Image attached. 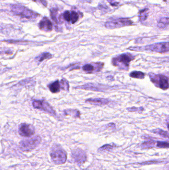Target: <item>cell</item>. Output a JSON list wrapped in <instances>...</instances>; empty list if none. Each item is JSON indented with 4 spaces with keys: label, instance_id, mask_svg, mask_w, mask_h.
I'll return each instance as SVG.
<instances>
[{
    "label": "cell",
    "instance_id": "12",
    "mask_svg": "<svg viewBox=\"0 0 169 170\" xmlns=\"http://www.w3.org/2000/svg\"><path fill=\"white\" fill-rule=\"evenodd\" d=\"M85 102L95 105H108L110 102L109 99L104 98H91L85 101Z\"/></svg>",
    "mask_w": 169,
    "mask_h": 170
},
{
    "label": "cell",
    "instance_id": "13",
    "mask_svg": "<svg viewBox=\"0 0 169 170\" xmlns=\"http://www.w3.org/2000/svg\"><path fill=\"white\" fill-rule=\"evenodd\" d=\"M39 27L42 30L45 31H51L52 30V24L51 21L47 18H44L40 21Z\"/></svg>",
    "mask_w": 169,
    "mask_h": 170
},
{
    "label": "cell",
    "instance_id": "14",
    "mask_svg": "<svg viewBox=\"0 0 169 170\" xmlns=\"http://www.w3.org/2000/svg\"><path fill=\"white\" fill-rule=\"evenodd\" d=\"M49 88L50 89V91L52 93H57L60 91L61 86L60 82L59 81H56L52 83L51 84H50L49 86Z\"/></svg>",
    "mask_w": 169,
    "mask_h": 170
},
{
    "label": "cell",
    "instance_id": "16",
    "mask_svg": "<svg viewBox=\"0 0 169 170\" xmlns=\"http://www.w3.org/2000/svg\"><path fill=\"white\" fill-rule=\"evenodd\" d=\"M65 114L66 115H71L72 117H75V118L80 117V111L77 110H66L65 111Z\"/></svg>",
    "mask_w": 169,
    "mask_h": 170
},
{
    "label": "cell",
    "instance_id": "3",
    "mask_svg": "<svg viewBox=\"0 0 169 170\" xmlns=\"http://www.w3.org/2000/svg\"><path fill=\"white\" fill-rule=\"evenodd\" d=\"M50 156L52 161L55 164H63L66 161V152L61 147H54L51 151Z\"/></svg>",
    "mask_w": 169,
    "mask_h": 170
},
{
    "label": "cell",
    "instance_id": "1",
    "mask_svg": "<svg viewBox=\"0 0 169 170\" xmlns=\"http://www.w3.org/2000/svg\"><path fill=\"white\" fill-rule=\"evenodd\" d=\"M135 59L134 55L129 53H123L112 59V63L114 66L122 70H128L131 61Z\"/></svg>",
    "mask_w": 169,
    "mask_h": 170
},
{
    "label": "cell",
    "instance_id": "24",
    "mask_svg": "<svg viewBox=\"0 0 169 170\" xmlns=\"http://www.w3.org/2000/svg\"><path fill=\"white\" fill-rule=\"evenodd\" d=\"M127 110L131 112H137V111H139L141 112L144 110V108H136V107H132L130 108H128Z\"/></svg>",
    "mask_w": 169,
    "mask_h": 170
},
{
    "label": "cell",
    "instance_id": "28",
    "mask_svg": "<svg viewBox=\"0 0 169 170\" xmlns=\"http://www.w3.org/2000/svg\"><path fill=\"white\" fill-rule=\"evenodd\" d=\"M108 1H109L110 4L111 3V1H112V3H111V5L112 6H118V4H119V3L118 2H116V1H114V0H107Z\"/></svg>",
    "mask_w": 169,
    "mask_h": 170
},
{
    "label": "cell",
    "instance_id": "27",
    "mask_svg": "<svg viewBox=\"0 0 169 170\" xmlns=\"http://www.w3.org/2000/svg\"><path fill=\"white\" fill-rule=\"evenodd\" d=\"M113 147L112 145H105L101 147V148H99V150H101V151H104V150H109L112 149Z\"/></svg>",
    "mask_w": 169,
    "mask_h": 170
},
{
    "label": "cell",
    "instance_id": "26",
    "mask_svg": "<svg viewBox=\"0 0 169 170\" xmlns=\"http://www.w3.org/2000/svg\"><path fill=\"white\" fill-rule=\"evenodd\" d=\"M57 13V9H52L51 12V18L53 19V21L55 22H57V18H56V15Z\"/></svg>",
    "mask_w": 169,
    "mask_h": 170
},
{
    "label": "cell",
    "instance_id": "11",
    "mask_svg": "<svg viewBox=\"0 0 169 170\" xmlns=\"http://www.w3.org/2000/svg\"><path fill=\"white\" fill-rule=\"evenodd\" d=\"M72 157L77 163L81 164L86 161V155L83 150L77 149L72 152Z\"/></svg>",
    "mask_w": 169,
    "mask_h": 170
},
{
    "label": "cell",
    "instance_id": "19",
    "mask_svg": "<svg viewBox=\"0 0 169 170\" xmlns=\"http://www.w3.org/2000/svg\"><path fill=\"white\" fill-rule=\"evenodd\" d=\"M79 15L78 13L75 11H72L71 13V21L72 24H75L78 21Z\"/></svg>",
    "mask_w": 169,
    "mask_h": 170
},
{
    "label": "cell",
    "instance_id": "7",
    "mask_svg": "<svg viewBox=\"0 0 169 170\" xmlns=\"http://www.w3.org/2000/svg\"><path fill=\"white\" fill-rule=\"evenodd\" d=\"M145 50H149L153 52L163 53L169 51V42H161L153 45H149L144 48Z\"/></svg>",
    "mask_w": 169,
    "mask_h": 170
},
{
    "label": "cell",
    "instance_id": "15",
    "mask_svg": "<svg viewBox=\"0 0 169 170\" xmlns=\"http://www.w3.org/2000/svg\"><path fill=\"white\" fill-rule=\"evenodd\" d=\"M145 74L144 73L140 71H132L129 74V76L134 78L139 79H143L145 77Z\"/></svg>",
    "mask_w": 169,
    "mask_h": 170
},
{
    "label": "cell",
    "instance_id": "23",
    "mask_svg": "<svg viewBox=\"0 0 169 170\" xmlns=\"http://www.w3.org/2000/svg\"><path fill=\"white\" fill-rule=\"evenodd\" d=\"M156 146L160 148H168L169 147V143L163 141H157L156 142Z\"/></svg>",
    "mask_w": 169,
    "mask_h": 170
},
{
    "label": "cell",
    "instance_id": "6",
    "mask_svg": "<svg viewBox=\"0 0 169 170\" xmlns=\"http://www.w3.org/2000/svg\"><path fill=\"white\" fill-rule=\"evenodd\" d=\"M132 22L128 19H118L107 22L105 24L106 28L109 29L120 28L122 27L132 25Z\"/></svg>",
    "mask_w": 169,
    "mask_h": 170
},
{
    "label": "cell",
    "instance_id": "25",
    "mask_svg": "<svg viewBox=\"0 0 169 170\" xmlns=\"http://www.w3.org/2000/svg\"><path fill=\"white\" fill-rule=\"evenodd\" d=\"M63 18L67 22H70L71 21V13L66 10L63 13Z\"/></svg>",
    "mask_w": 169,
    "mask_h": 170
},
{
    "label": "cell",
    "instance_id": "20",
    "mask_svg": "<svg viewBox=\"0 0 169 170\" xmlns=\"http://www.w3.org/2000/svg\"><path fill=\"white\" fill-rule=\"evenodd\" d=\"M61 86L62 89L65 90H69V84L68 83V81L65 79H63L60 82Z\"/></svg>",
    "mask_w": 169,
    "mask_h": 170
},
{
    "label": "cell",
    "instance_id": "2",
    "mask_svg": "<svg viewBox=\"0 0 169 170\" xmlns=\"http://www.w3.org/2000/svg\"><path fill=\"white\" fill-rule=\"evenodd\" d=\"M149 76L152 83L155 86L163 90H167L169 88V78L163 74L150 73Z\"/></svg>",
    "mask_w": 169,
    "mask_h": 170
},
{
    "label": "cell",
    "instance_id": "17",
    "mask_svg": "<svg viewBox=\"0 0 169 170\" xmlns=\"http://www.w3.org/2000/svg\"><path fill=\"white\" fill-rule=\"evenodd\" d=\"M148 9H144L143 10H141L139 12V20L141 22H143L146 19L148 16Z\"/></svg>",
    "mask_w": 169,
    "mask_h": 170
},
{
    "label": "cell",
    "instance_id": "9",
    "mask_svg": "<svg viewBox=\"0 0 169 170\" xmlns=\"http://www.w3.org/2000/svg\"><path fill=\"white\" fill-rule=\"evenodd\" d=\"M32 105L34 108L43 110L47 113L51 114L52 115L55 116L56 115L54 110H53L51 106L45 101L36 100L33 102Z\"/></svg>",
    "mask_w": 169,
    "mask_h": 170
},
{
    "label": "cell",
    "instance_id": "18",
    "mask_svg": "<svg viewBox=\"0 0 169 170\" xmlns=\"http://www.w3.org/2000/svg\"><path fill=\"white\" fill-rule=\"evenodd\" d=\"M52 57V54H51L50 53L46 52V53H43L41 55H40L38 58L39 59V62H41L45 59H50Z\"/></svg>",
    "mask_w": 169,
    "mask_h": 170
},
{
    "label": "cell",
    "instance_id": "5",
    "mask_svg": "<svg viewBox=\"0 0 169 170\" xmlns=\"http://www.w3.org/2000/svg\"><path fill=\"white\" fill-rule=\"evenodd\" d=\"M13 13L19 16H22L27 19H33L36 17V14L32 11L27 9V7L20 5H13L12 7Z\"/></svg>",
    "mask_w": 169,
    "mask_h": 170
},
{
    "label": "cell",
    "instance_id": "8",
    "mask_svg": "<svg viewBox=\"0 0 169 170\" xmlns=\"http://www.w3.org/2000/svg\"><path fill=\"white\" fill-rule=\"evenodd\" d=\"M104 64L101 62H92L86 64L83 67V71L87 74L99 72L104 67Z\"/></svg>",
    "mask_w": 169,
    "mask_h": 170
},
{
    "label": "cell",
    "instance_id": "21",
    "mask_svg": "<svg viewBox=\"0 0 169 170\" xmlns=\"http://www.w3.org/2000/svg\"><path fill=\"white\" fill-rule=\"evenodd\" d=\"M168 25V18H162L159 22V26L161 28H163Z\"/></svg>",
    "mask_w": 169,
    "mask_h": 170
},
{
    "label": "cell",
    "instance_id": "10",
    "mask_svg": "<svg viewBox=\"0 0 169 170\" xmlns=\"http://www.w3.org/2000/svg\"><path fill=\"white\" fill-rule=\"evenodd\" d=\"M18 132L21 136L30 137L35 133V128L31 124L22 123L19 126Z\"/></svg>",
    "mask_w": 169,
    "mask_h": 170
},
{
    "label": "cell",
    "instance_id": "29",
    "mask_svg": "<svg viewBox=\"0 0 169 170\" xmlns=\"http://www.w3.org/2000/svg\"><path fill=\"white\" fill-rule=\"evenodd\" d=\"M163 1H167V0H163Z\"/></svg>",
    "mask_w": 169,
    "mask_h": 170
},
{
    "label": "cell",
    "instance_id": "22",
    "mask_svg": "<svg viewBox=\"0 0 169 170\" xmlns=\"http://www.w3.org/2000/svg\"><path fill=\"white\" fill-rule=\"evenodd\" d=\"M154 132L155 133H157L159 135L165 138H169V134H168V132L165 131L163 130H161V129H156V130L154 131Z\"/></svg>",
    "mask_w": 169,
    "mask_h": 170
},
{
    "label": "cell",
    "instance_id": "4",
    "mask_svg": "<svg viewBox=\"0 0 169 170\" xmlns=\"http://www.w3.org/2000/svg\"><path fill=\"white\" fill-rule=\"evenodd\" d=\"M41 141L40 136H34L30 139L23 140L21 142V149L23 151H31L37 147Z\"/></svg>",
    "mask_w": 169,
    "mask_h": 170
}]
</instances>
